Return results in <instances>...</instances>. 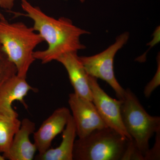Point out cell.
<instances>
[{
	"mask_svg": "<svg viewBox=\"0 0 160 160\" xmlns=\"http://www.w3.org/2000/svg\"><path fill=\"white\" fill-rule=\"evenodd\" d=\"M22 9L26 13L13 12L16 16H23L34 22L32 28L38 31L48 44L44 50L34 51L33 57L46 64L57 59L62 55L85 49L80 41L81 36L90 34L88 31L75 26L68 18H54L46 14L39 7L33 6L27 0H21Z\"/></svg>",
	"mask_w": 160,
	"mask_h": 160,
	"instance_id": "6da1fadb",
	"label": "cell"
},
{
	"mask_svg": "<svg viewBox=\"0 0 160 160\" xmlns=\"http://www.w3.org/2000/svg\"><path fill=\"white\" fill-rule=\"evenodd\" d=\"M142 155L133 140L109 127L96 129L75 141L72 160H140Z\"/></svg>",
	"mask_w": 160,
	"mask_h": 160,
	"instance_id": "7a4b0ae2",
	"label": "cell"
},
{
	"mask_svg": "<svg viewBox=\"0 0 160 160\" xmlns=\"http://www.w3.org/2000/svg\"><path fill=\"white\" fill-rule=\"evenodd\" d=\"M44 41L32 27L22 22L9 23L0 14V43L17 69L18 75L26 78L36 46Z\"/></svg>",
	"mask_w": 160,
	"mask_h": 160,
	"instance_id": "3957f363",
	"label": "cell"
},
{
	"mask_svg": "<svg viewBox=\"0 0 160 160\" xmlns=\"http://www.w3.org/2000/svg\"><path fill=\"white\" fill-rule=\"evenodd\" d=\"M122 101L123 125L144 159L150 149L149 140L160 130V118L149 115L129 89L125 90Z\"/></svg>",
	"mask_w": 160,
	"mask_h": 160,
	"instance_id": "277c9868",
	"label": "cell"
},
{
	"mask_svg": "<svg viewBox=\"0 0 160 160\" xmlns=\"http://www.w3.org/2000/svg\"><path fill=\"white\" fill-rule=\"evenodd\" d=\"M129 38V32H124L116 38L112 45L102 52L91 56L79 57L87 74L106 82L120 100H123L124 98L125 89L120 85L115 76L113 61L117 52L126 45Z\"/></svg>",
	"mask_w": 160,
	"mask_h": 160,
	"instance_id": "5b68a950",
	"label": "cell"
},
{
	"mask_svg": "<svg viewBox=\"0 0 160 160\" xmlns=\"http://www.w3.org/2000/svg\"><path fill=\"white\" fill-rule=\"evenodd\" d=\"M92 94V102L107 127L132 140L125 129L121 115L122 100L112 98L100 87L98 79L88 75Z\"/></svg>",
	"mask_w": 160,
	"mask_h": 160,
	"instance_id": "8992f818",
	"label": "cell"
},
{
	"mask_svg": "<svg viewBox=\"0 0 160 160\" xmlns=\"http://www.w3.org/2000/svg\"><path fill=\"white\" fill-rule=\"evenodd\" d=\"M68 103L79 138L96 129L107 127L92 101L80 97L74 92L69 95Z\"/></svg>",
	"mask_w": 160,
	"mask_h": 160,
	"instance_id": "52a82bcc",
	"label": "cell"
},
{
	"mask_svg": "<svg viewBox=\"0 0 160 160\" xmlns=\"http://www.w3.org/2000/svg\"><path fill=\"white\" fill-rule=\"evenodd\" d=\"M71 115L68 108H58L33 132L34 144L39 154L50 148L54 138L64 130Z\"/></svg>",
	"mask_w": 160,
	"mask_h": 160,
	"instance_id": "ba28073f",
	"label": "cell"
},
{
	"mask_svg": "<svg viewBox=\"0 0 160 160\" xmlns=\"http://www.w3.org/2000/svg\"><path fill=\"white\" fill-rule=\"evenodd\" d=\"M30 90L36 91L37 89L28 84L26 78L16 74L9 78L0 88V112L11 117L18 118V115L12 108V103L19 101L27 109L24 98Z\"/></svg>",
	"mask_w": 160,
	"mask_h": 160,
	"instance_id": "9c48e42d",
	"label": "cell"
},
{
	"mask_svg": "<svg viewBox=\"0 0 160 160\" xmlns=\"http://www.w3.org/2000/svg\"><path fill=\"white\" fill-rule=\"evenodd\" d=\"M35 130V124L28 118L21 122L19 130L15 134L8 151L3 157L9 160H32L37 150L34 143L30 142L29 137Z\"/></svg>",
	"mask_w": 160,
	"mask_h": 160,
	"instance_id": "30bf717a",
	"label": "cell"
},
{
	"mask_svg": "<svg viewBox=\"0 0 160 160\" xmlns=\"http://www.w3.org/2000/svg\"><path fill=\"white\" fill-rule=\"evenodd\" d=\"M77 52H67L56 60L66 68L74 93L80 97L92 101V94L88 74L78 55Z\"/></svg>",
	"mask_w": 160,
	"mask_h": 160,
	"instance_id": "8fae6325",
	"label": "cell"
},
{
	"mask_svg": "<svg viewBox=\"0 0 160 160\" xmlns=\"http://www.w3.org/2000/svg\"><path fill=\"white\" fill-rule=\"evenodd\" d=\"M76 135L75 125L71 115L62 132V139L60 146L54 149L50 148L44 153H39L35 159L72 160V151Z\"/></svg>",
	"mask_w": 160,
	"mask_h": 160,
	"instance_id": "7c38bea8",
	"label": "cell"
},
{
	"mask_svg": "<svg viewBox=\"0 0 160 160\" xmlns=\"http://www.w3.org/2000/svg\"><path fill=\"white\" fill-rule=\"evenodd\" d=\"M21 124L18 118L11 117L0 112V152L4 153L8 151Z\"/></svg>",
	"mask_w": 160,
	"mask_h": 160,
	"instance_id": "4fadbf2b",
	"label": "cell"
},
{
	"mask_svg": "<svg viewBox=\"0 0 160 160\" xmlns=\"http://www.w3.org/2000/svg\"><path fill=\"white\" fill-rule=\"evenodd\" d=\"M17 74V69L0 43V88L9 78Z\"/></svg>",
	"mask_w": 160,
	"mask_h": 160,
	"instance_id": "5bb4252c",
	"label": "cell"
},
{
	"mask_svg": "<svg viewBox=\"0 0 160 160\" xmlns=\"http://www.w3.org/2000/svg\"><path fill=\"white\" fill-rule=\"evenodd\" d=\"M158 69L154 76L152 79L147 84L144 90V94L145 97L149 98L151 95L152 93L158 88L160 85V58H158Z\"/></svg>",
	"mask_w": 160,
	"mask_h": 160,
	"instance_id": "9a60e30c",
	"label": "cell"
},
{
	"mask_svg": "<svg viewBox=\"0 0 160 160\" xmlns=\"http://www.w3.org/2000/svg\"><path fill=\"white\" fill-rule=\"evenodd\" d=\"M155 142L151 149L144 157V160H160V130L156 133Z\"/></svg>",
	"mask_w": 160,
	"mask_h": 160,
	"instance_id": "2e32d148",
	"label": "cell"
},
{
	"mask_svg": "<svg viewBox=\"0 0 160 160\" xmlns=\"http://www.w3.org/2000/svg\"><path fill=\"white\" fill-rule=\"evenodd\" d=\"M14 2L15 0H0V8L10 11L14 6Z\"/></svg>",
	"mask_w": 160,
	"mask_h": 160,
	"instance_id": "e0dca14e",
	"label": "cell"
},
{
	"mask_svg": "<svg viewBox=\"0 0 160 160\" xmlns=\"http://www.w3.org/2000/svg\"><path fill=\"white\" fill-rule=\"evenodd\" d=\"M5 160V159L3 157V156H1L0 155V160Z\"/></svg>",
	"mask_w": 160,
	"mask_h": 160,
	"instance_id": "ac0fdd59",
	"label": "cell"
},
{
	"mask_svg": "<svg viewBox=\"0 0 160 160\" xmlns=\"http://www.w3.org/2000/svg\"><path fill=\"white\" fill-rule=\"evenodd\" d=\"M65 1H66V0H65ZM79 1L80 2H81L83 3L85 2V1H86V0H79Z\"/></svg>",
	"mask_w": 160,
	"mask_h": 160,
	"instance_id": "d6986e66",
	"label": "cell"
}]
</instances>
